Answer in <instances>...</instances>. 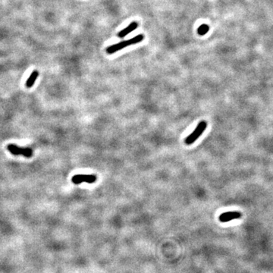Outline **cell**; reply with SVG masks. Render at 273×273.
I'll list each match as a JSON object with an SVG mask.
<instances>
[{
	"instance_id": "1",
	"label": "cell",
	"mask_w": 273,
	"mask_h": 273,
	"mask_svg": "<svg viewBox=\"0 0 273 273\" xmlns=\"http://www.w3.org/2000/svg\"><path fill=\"white\" fill-rule=\"evenodd\" d=\"M143 38H144V37H143V34H139V35L130 39V40L120 42V43L115 44V45L108 46V48L106 49V52L108 54L115 53V52H118L119 50L124 49L125 47L129 46L131 45H134V44H137V43H140V42H141L142 40H143Z\"/></svg>"
},
{
	"instance_id": "2",
	"label": "cell",
	"mask_w": 273,
	"mask_h": 273,
	"mask_svg": "<svg viewBox=\"0 0 273 273\" xmlns=\"http://www.w3.org/2000/svg\"><path fill=\"white\" fill-rule=\"evenodd\" d=\"M207 127V123L205 121H201L200 123L198 124V125L197 126L196 129L192 132V134H190L186 139H185V143L187 145H190L192 143H194L196 140L198 139L199 136H200L202 135V134L203 133L206 128Z\"/></svg>"
},
{
	"instance_id": "3",
	"label": "cell",
	"mask_w": 273,
	"mask_h": 273,
	"mask_svg": "<svg viewBox=\"0 0 273 273\" xmlns=\"http://www.w3.org/2000/svg\"><path fill=\"white\" fill-rule=\"evenodd\" d=\"M8 150L12 154L15 156H24L25 157H31L33 155V150L30 148H22L17 146L16 144H8L7 147Z\"/></svg>"
},
{
	"instance_id": "4",
	"label": "cell",
	"mask_w": 273,
	"mask_h": 273,
	"mask_svg": "<svg viewBox=\"0 0 273 273\" xmlns=\"http://www.w3.org/2000/svg\"><path fill=\"white\" fill-rule=\"evenodd\" d=\"M97 178L95 175H75L72 178V182L75 184H79L82 182L93 184L97 181Z\"/></svg>"
},
{
	"instance_id": "5",
	"label": "cell",
	"mask_w": 273,
	"mask_h": 273,
	"mask_svg": "<svg viewBox=\"0 0 273 273\" xmlns=\"http://www.w3.org/2000/svg\"><path fill=\"white\" fill-rule=\"evenodd\" d=\"M241 216V214L239 212H227L222 213L219 216V221L221 222H228L232 220L239 218Z\"/></svg>"
},
{
	"instance_id": "6",
	"label": "cell",
	"mask_w": 273,
	"mask_h": 273,
	"mask_svg": "<svg viewBox=\"0 0 273 273\" xmlns=\"http://www.w3.org/2000/svg\"><path fill=\"white\" fill-rule=\"evenodd\" d=\"M138 27V23L137 22H132L129 26L126 27V28L123 29L122 30H121L118 34V37L119 38H123L125 36H127L128 34H129L130 33H131L133 30H134L136 27Z\"/></svg>"
},
{
	"instance_id": "7",
	"label": "cell",
	"mask_w": 273,
	"mask_h": 273,
	"mask_svg": "<svg viewBox=\"0 0 273 273\" xmlns=\"http://www.w3.org/2000/svg\"><path fill=\"white\" fill-rule=\"evenodd\" d=\"M38 76L39 72H37V71H33V72H32L31 75H30V76L29 77V78L27 79V82H26V86H27V87H28V88L31 87Z\"/></svg>"
},
{
	"instance_id": "8",
	"label": "cell",
	"mask_w": 273,
	"mask_h": 273,
	"mask_svg": "<svg viewBox=\"0 0 273 273\" xmlns=\"http://www.w3.org/2000/svg\"><path fill=\"white\" fill-rule=\"evenodd\" d=\"M209 29H210V27H209L208 25L206 24H202L201 26H200V27H198V29H197V33H198V34H200V35L203 36L205 35L206 33H208Z\"/></svg>"
}]
</instances>
